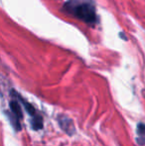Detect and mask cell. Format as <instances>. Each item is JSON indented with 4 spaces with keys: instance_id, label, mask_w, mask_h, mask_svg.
Masks as SVG:
<instances>
[{
    "instance_id": "1",
    "label": "cell",
    "mask_w": 145,
    "mask_h": 146,
    "mask_svg": "<svg viewBox=\"0 0 145 146\" xmlns=\"http://www.w3.org/2000/svg\"><path fill=\"white\" fill-rule=\"evenodd\" d=\"M63 10L87 24H95L97 22V12L91 0H68Z\"/></svg>"
},
{
    "instance_id": "2",
    "label": "cell",
    "mask_w": 145,
    "mask_h": 146,
    "mask_svg": "<svg viewBox=\"0 0 145 146\" xmlns=\"http://www.w3.org/2000/svg\"><path fill=\"white\" fill-rule=\"evenodd\" d=\"M10 108H11V113L13 115V118H11V120H13L12 122L14 123L15 121V125L14 127H16L17 130L20 129V120L23 118V113H22V108L20 104L18 102L17 100H13L10 102Z\"/></svg>"
},
{
    "instance_id": "3",
    "label": "cell",
    "mask_w": 145,
    "mask_h": 146,
    "mask_svg": "<svg viewBox=\"0 0 145 146\" xmlns=\"http://www.w3.org/2000/svg\"><path fill=\"white\" fill-rule=\"evenodd\" d=\"M59 124L61 125L63 129L66 131L68 134H73V131H75V127H73V124L70 118L66 116H62L60 119H59Z\"/></svg>"
},
{
    "instance_id": "4",
    "label": "cell",
    "mask_w": 145,
    "mask_h": 146,
    "mask_svg": "<svg viewBox=\"0 0 145 146\" xmlns=\"http://www.w3.org/2000/svg\"><path fill=\"white\" fill-rule=\"evenodd\" d=\"M137 141L139 144H145V124L140 123L137 126Z\"/></svg>"
},
{
    "instance_id": "5",
    "label": "cell",
    "mask_w": 145,
    "mask_h": 146,
    "mask_svg": "<svg viewBox=\"0 0 145 146\" xmlns=\"http://www.w3.org/2000/svg\"><path fill=\"white\" fill-rule=\"evenodd\" d=\"M32 127H33L35 130L41 129L43 127V118L40 114H36L35 116L32 117V121H31Z\"/></svg>"
}]
</instances>
